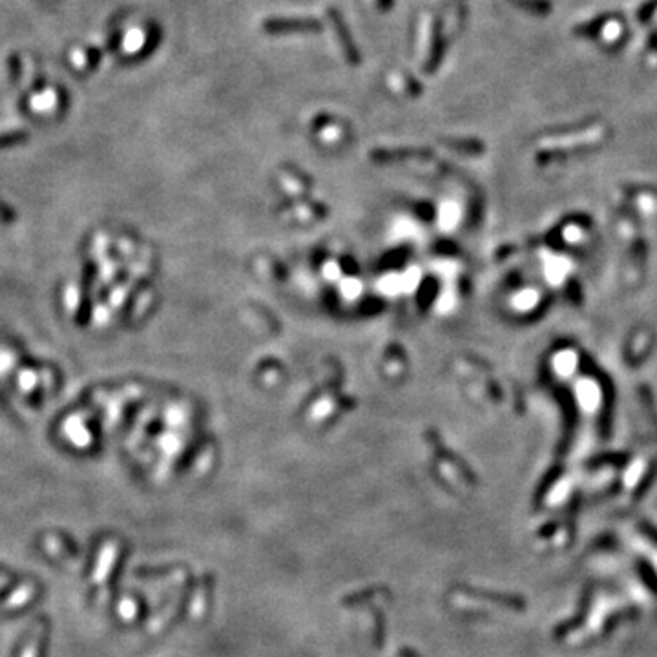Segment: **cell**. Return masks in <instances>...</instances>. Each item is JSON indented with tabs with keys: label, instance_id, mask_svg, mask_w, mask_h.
Here are the masks:
<instances>
[{
	"label": "cell",
	"instance_id": "obj_1",
	"mask_svg": "<svg viewBox=\"0 0 657 657\" xmlns=\"http://www.w3.org/2000/svg\"><path fill=\"white\" fill-rule=\"evenodd\" d=\"M265 30L270 33H287V32H320V23L318 20H311V18H294V20H283V18H276V20H267L265 23Z\"/></svg>",
	"mask_w": 657,
	"mask_h": 657
}]
</instances>
